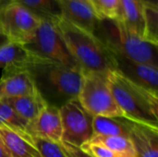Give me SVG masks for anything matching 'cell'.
<instances>
[{"label":"cell","instance_id":"cell-1","mask_svg":"<svg viewBox=\"0 0 158 157\" xmlns=\"http://www.w3.org/2000/svg\"><path fill=\"white\" fill-rule=\"evenodd\" d=\"M69 53L82 72L116 70L113 54L93 32L81 29L63 17L54 22Z\"/></svg>","mask_w":158,"mask_h":157},{"label":"cell","instance_id":"cell-2","mask_svg":"<svg viewBox=\"0 0 158 157\" xmlns=\"http://www.w3.org/2000/svg\"><path fill=\"white\" fill-rule=\"evenodd\" d=\"M36 88L49 105L60 108L66 103L77 99L82 71L59 63L42 58L29 67Z\"/></svg>","mask_w":158,"mask_h":157},{"label":"cell","instance_id":"cell-3","mask_svg":"<svg viewBox=\"0 0 158 157\" xmlns=\"http://www.w3.org/2000/svg\"><path fill=\"white\" fill-rule=\"evenodd\" d=\"M107 81L124 118L158 127V93L131 81L118 70L108 71Z\"/></svg>","mask_w":158,"mask_h":157},{"label":"cell","instance_id":"cell-4","mask_svg":"<svg viewBox=\"0 0 158 157\" xmlns=\"http://www.w3.org/2000/svg\"><path fill=\"white\" fill-rule=\"evenodd\" d=\"M94 34L111 52L158 68L157 45L131 34L118 20L100 19Z\"/></svg>","mask_w":158,"mask_h":157},{"label":"cell","instance_id":"cell-5","mask_svg":"<svg viewBox=\"0 0 158 157\" xmlns=\"http://www.w3.org/2000/svg\"><path fill=\"white\" fill-rule=\"evenodd\" d=\"M77 99L93 117H124L111 93L107 73L82 72Z\"/></svg>","mask_w":158,"mask_h":157},{"label":"cell","instance_id":"cell-6","mask_svg":"<svg viewBox=\"0 0 158 157\" xmlns=\"http://www.w3.org/2000/svg\"><path fill=\"white\" fill-rule=\"evenodd\" d=\"M41 19L13 0L0 1V31L8 42L26 45L33 37Z\"/></svg>","mask_w":158,"mask_h":157},{"label":"cell","instance_id":"cell-7","mask_svg":"<svg viewBox=\"0 0 158 157\" xmlns=\"http://www.w3.org/2000/svg\"><path fill=\"white\" fill-rule=\"evenodd\" d=\"M24 46L44 58L69 68H79L52 21L41 19L32 39Z\"/></svg>","mask_w":158,"mask_h":157},{"label":"cell","instance_id":"cell-8","mask_svg":"<svg viewBox=\"0 0 158 157\" xmlns=\"http://www.w3.org/2000/svg\"><path fill=\"white\" fill-rule=\"evenodd\" d=\"M62 141L76 147H81L94 136L93 119L80 104L78 99H73L59 108Z\"/></svg>","mask_w":158,"mask_h":157},{"label":"cell","instance_id":"cell-9","mask_svg":"<svg viewBox=\"0 0 158 157\" xmlns=\"http://www.w3.org/2000/svg\"><path fill=\"white\" fill-rule=\"evenodd\" d=\"M36 84L29 67L2 69L0 99H9L37 93Z\"/></svg>","mask_w":158,"mask_h":157},{"label":"cell","instance_id":"cell-10","mask_svg":"<svg viewBox=\"0 0 158 157\" xmlns=\"http://www.w3.org/2000/svg\"><path fill=\"white\" fill-rule=\"evenodd\" d=\"M114 56L116 70L131 81L157 93L158 68L131 60L111 52Z\"/></svg>","mask_w":158,"mask_h":157},{"label":"cell","instance_id":"cell-11","mask_svg":"<svg viewBox=\"0 0 158 157\" xmlns=\"http://www.w3.org/2000/svg\"><path fill=\"white\" fill-rule=\"evenodd\" d=\"M26 132L31 137L60 143L62 141V126L59 108L47 105L39 115L28 124Z\"/></svg>","mask_w":158,"mask_h":157},{"label":"cell","instance_id":"cell-12","mask_svg":"<svg viewBox=\"0 0 158 157\" xmlns=\"http://www.w3.org/2000/svg\"><path fill=\"white\" fill-rule=\"evenodd\" d=\"M56 1L61 12V17L75 26L94 33L100 19L96 16L90 5L70 0Z\"/></svg>","mask_w":158,"mask_h":157},{"label":"cell","instance_id":"cell-13","mask_svg":"<svg viewBox=\"0 0 158 157\" xmlns=\"http://www.w3.org/2000/svg\"><path fill=\"white\" fill-rule=\"evenodd\" d=\"M129 139L135 157H158V127L133 121Z\"/></svg>","mask_w":158,"mask_h":157},{"label":"cell","instance_id":"cell-14","mask_svg":"<svg viewBox=\"0 0 158 157\" xmlns=\"http://www.w3.org/2000/svg\"><path fill=\"white\" fill-rule=\"evenodd\" d=\"M115 20L131 34L144 40V0H120Z\"/></svg>","mask_w":158,"mask_h":157},{"label":"cell","instance_id":"cell-15","mask_svg":"<svg viewBox=\"0 0 158 157\" xmlns=\"http://www.w3.org/2000/svg\"><path fill=\"white\" fill-rule=\"evenodd\" d=\"M42 56L28 50L24 45L7 42L0 46V68H9L16 67H30Z\"/></svg>","mask_w":158,"mask_h":157},{"label":"cell","instance_id":"cell-16","mask_svg":"<svg viewBox=\"0 0 158 157\" xmlns=\"http://www.w3.org/2000/svg\"><path fill=\"white\" fill-rule=\"evenodd\" d=\"M0 138L6 145L10 157H42L30 135L0 128Z\"/></svg>","mask_w":158,"mask_h":157},{"label":"cell","instance_id":"cell-17","mask_svg":"<svg viewBox=\"0 0 158 157\" xmlns=\"http://www.w3.org/2000/svg\"><path fill=\"white\" fill-rule=\"evenodd\" d=\"M3 100H5L21 118L27 121L28 124L32 121L47 105V103L39 92Z\"/></svg>","mask_w":158,"mask_h":157},{"label":"cell","instance_id":"cell-18","mask_svg":"<svg viewBox=\"0 0 158 157\" xmlns=\"http://www.w3.org/2000/svg\"><path fill=\"white\" fill-rule=\"evenodd\" d=\"M133 120L124 117H94V136H120L129 138Z\"/></svg>","mask_w":158,"mask_h":157},{"label":"cell","instance_id":"cell-19","mask_svg":"<svg viewBox=\"0 0 158 157\" xmlns=\"http://www.w3.org/2000/svg\"><path fill=\"white\" fill-rule=\"evenodd\" d=\"M41 19L55 22L61 17L56 0H13Z\"/></svg>","mask_w":158,"mask_h":157},{"label":"cell","instance_id":"cell-20","mask_svg":"<svg viewBox=\"0 0 158 157\" xmlns=\"http://www.w3.org/2000/svg\"><path fill=\"white\" fill-rule=\"evenodd\" d=\"M89 142L106 147L119 157H135L132 143L129 138L120 136L95 135L93 136Z\"/></svg>","mask_w":158,"mask_h":157},{"label":"cell","instance_id":"cell-21","mask_svg":"<svg viewBox=\"0 0 158 157\" xmlns=\"http://www.w3.org/2000/svg\"><path fill=\"white\" fill-rule=\"evenodd\" d=\"M27 126L28 122L21 118L5 100L0 99V128H6L17 133L29 135L26 132Z\"/></svg>","mask_w":158,"mask_h":157},{"label":"cell","instance_id":"cell-22","mask_svg":"<svg viewBox=\"0 0 158 157\" xmlns=\"http://www.w3.org/2000/svg\"><path fill=\"white\" fill-rule=\"evenodd\" d=\"M144 41L158 45V7L156 1L144 0Z\"/></svg>","mask_w":158,"mask_h":157},{"label":"cell","instance_id":"cell-23","mask_svg":"<svg viewBox=\"0 0 158 157\" xmlns=\"http://www.w3.org/2000/svg\"><path fill=\"white\" fill-rule=\"evenodd\" d=\"M100 19H117L120 0H88Z\"/></svg>","mask_w":158,"mask_h":157},{"label":"cell","instance_id":"cell-24","mask_svg":"<svg viewBox=\"0 0 158 157\" xmlns=\"http://www.w3.org/2000/svg\"><path fill=\"white\" fill-rule=\"evenodd\" d=\"M31 138L42 157H67L60 145V143H56L50 140L37 137Z\"/></svg>","mask_w":158,"mask_h":157},{"label":"cell","instance_id":"cell-25","mask_svg":"<svg viewBox=\"0 0 158 157\" xmlns=\"http://www.w3.org/2000/svg\"><path fill=\"white\" fill-rule=\"evenodd\" d=\"M81 149L92 157H119L106 147L91 142L84 143Z\"/></svg>","mask_w":158,"mask_h":157},{"label":"cell","instance_id":"cell-26","mask_svg":"<svg viewBox=\"0 0 158 157\" xmlns=\"http://www.w3.org/2000/svg\"><path fill=\"white\" fill-rule=\"evenodd\" d=\"M60 145L67 157H92L88 154H86L84 151H82L80 147L73 146L64 142H60Z\"/></svg>","mask_w":158,"mask_h":157},{"label":"cell","instance_id":"cell-27","mask_svg":"<svg viewBox=\"0 0 158 157\" xmlns=\"http://www.w3.org/2000/svg\"><path fill=\"white\" fill-rule=\"evenodd\" d=\"M0 157H10V155L1 138H0Z\"/></svg>","mask_w":158,"mask_h":157},{"label":"cell","instance_id":"cell-28","mask_svg":"<svg viewBox=\"0 0 158 157\" xmlns=\"http://www.w3.org/2000/svg\"><path fill=\"white\" fill-rule=\"evenodd\" d=\"M8 42V40L6 39V37L0 31V46H2L3 44L6 43Z\"/></svg>","mask_w":158,"mask_h":157},{"label":"cell","instance_id":"cell-29","mask_svg":"<svg viewBox=\"0 0 158 157\" xmlns=\"http://www.w3.org/2000/svg\"><path fill=\"white\" fill-rule=\"evenodd\" d=\"M70 1H78V2H82V3H86V4L90 5L89 2H88V0H70Z\"/></svg>","mask_w":158,"mask_h":157},{"label":"cell","instance_id":"cell-30","mask_svg":"<svg viewBox=\"0 0 158 157\" xmlns=\"http://www.w3.org/2000/svg\"><path fill=\"white\" fill-rule=\"evenodd\" d=\"M0 1H2V0H0Z\"/></svg>","mask_w":158,"mask_h":157}]
</instances>
